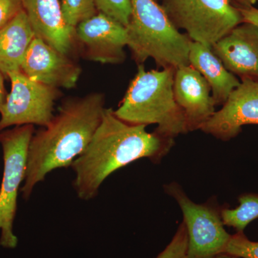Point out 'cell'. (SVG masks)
Wrapping results in <instances>:
<instances>
[{"label":"cell","mask_w":258,"mask_h":258,"mask_svg":"<svg viewBox=\"0 0 258 258\" xmlns=\"http://www.w3.org/2000/svg\"><path fill=\"white\" fill-rule=\"evenodd\" d=\"M174 139L157 132H148L147 125L120 120L112 108H106L101 123L86 150L73 163L74 189L84 201L98 195L101 184L112 173L143 158L158 160L166 155Z\"/></svg>","instance_id":"obj_1"},{"label":"cell","mask_w":258,"mask_h":258,"mask_svg":"<svg viewBox=\"0 0 258 258\" xmlns=\"http://www.w3.org/2000/svg\"><path fill=\"white\" fill-rule=\"evenodd\" d=\"M105 96L92 93L66 99L49 124L35 132L29 145L25 179L20 192L28 200L51 171L72 165L86 150L101 123Z\"/></svg>","instance_id":"obj_2"},{"label":"cell","mask_w":258,"mask_h":258,"mask_svg":"<svg viewBox=\"0 0 258 258\" xmlns=\"http://www.w3.org/2000/svg\"><path fill=\"white\" fill-rule=\"evenodd\" d=\"M175 71L172 68L147 71L139 64L115 115L130 124H157L156 132L166 138L188 132L184 111L174 97Z\"/></svg>","instance_id":"obj_3"},{"label":"cell","mask_w":258,"mask_h":258,"mask_svg":"<svg viewBox=\"0 0 258 258\" xmlns=\"http://www.w3.org/2000/svg\"><path fill=\"white\" fill-rule=\"evenodd\" d=\"M128 45L134 60L144 64L148 58L162 69H176L189 64L191 40L173 25L155 0H131Z\"/></svg>","instance_id":"obj_4"},{"label":"cell","mask_w":258,"mask_h":258,"mask_svg":"<svg viewBox=\"0 0 258 258\" xmlns=\"http://www.w3.org/2000/svg\"><path fill=\"white\" fill-rule=\"evenodd\" d=\"M161 6L191 41L210 47L243 23L238 8L230 0H163Z\"/></svg>","instance_id":"obj_5"},{"label":"cell","mask_w":258,"mask_h":258,"mask_svg":"<svg viewBox=\"0 0 258 258\" xmlns=\"http://www.w3.org/2000/svg\"><path fill=\"white\" fill-rule=\"evenodd\" d=\"M34 133L35 126L29 124L0 132L4 161L0 186V245L5 248L13 249L18 245L13 224L18 210V193L26 174L29 145Z\"/></svg>","instance_id":"obj_6"},{"label":"cell","mask_w":258,"mask_h":258,"mask_svg":"<svg viewBox=\"0 0 258 258\" xmlns=\"http://www.w3.org/2000/svg\"><path fill=\"white\" fill-rule=\"evenodd\" d=\"M8 78L11 91L0 111V132L16 125H48L55 115L54 106L60 96V89L32 81L22 71Z\"/></svg>","instance_id":"obj_7"},{"label":"cell","mask_w":258,"mask_h":258,"mask_svg":"<svg viewBox=\"0 0 258 258\" xmlns=\"http://www.w3.org/2000/svg\"><path fill=\"white\" fill-rule=\"evenodd\" d=\"M165 188L184 216L188 236L186 258H215L223 254L232 235L225 230L220 212L207 204L194 203L176 183Z\"/></svg>","instance_id":"obj_8"},{"label":"cell","mask_w":258,"mask_h":258,"mask_svg":"<svg viewBox=\"0 0 258 258\" xmlns=\"http://www.w3.org/2000/svg\"><path fill=\"white\" fill-rule=\"evenodd\" d=\"M75 37L88 60L103 64H120L126 58V27L103 13L98 12L78 25Z\"/></svg>","instance_id":"obj_9"},{"label":"cell","mask_w":258,"mask_h":258,"mask_svg":"<svg viewBox=\"0 0 258 258\" xmlns=\"http://www.w3.org/2000/svg\"><path fill=\"white\" fill-rule=\"evenodd\" d=\"M21 71L37 82L52 87L74 88L81 76V66L72 57L51 47L35 37L29 47Z\"/></svg>","instance_id":"obj_10"},{"label":"cell","mask_w":258,"mask_h":258,"mask_svg":"<svg viewBox=\"0 0 258 258\" xmlns=\"http://www.w3.org/2000/svg\"><path fill=\"white\" fill-rule=\"evenodd\" d=\"M249 124L258 125V82L244 80L200 130L227 141Z\"/></svg>","instance_id":"obj_11"},{"label":"cell","mask_w":258,"mask_h":258,"mask_svg":"<svg viewBox=\"0 0 258 258\" xmlns=\"http://www.w3.org/2000/svg\"><path fill=\"white\" fill-rule=\"evenodd\" d=\"M227 71L244 80L258 82V28L242 23L212 47Z\"/></svg>","instance_id":"obj_12"},{"label":"cell","mask_w":258,"mask_h":258,"mask_svg":"<svg viewBox=\"0 0 258 258\" xmlns=\"http://www.w3.org/2000/svg\"><path fill=\"white\" fill-rule=\"evenodd\" d=\"M211 92L208 81L189 64L176 69L174 97L184 111L187 132L201 128L216 112Z\"/></svg>","instance_id":"obj_13"},{"label":"cell","mask_w":258,"mask_h":258,"mask_svg":"<svg viewBox=\"0 0 258 258\" xmlns=\"http://www.w3.org/2000/svg\"><path fill=\"white\" fill-rule=\"evenodd\" d=\"M35 36L71 56L77 47L75 30L68 26L59 0H22Z\"/></svg>","instance_id":"obj_14"},{"label":"cell","mask_w":258,"mask_h":258,"mask_svg":"<svg viewBox=\"0 0 258 258\" xmlns=\"http://www.w3.org/2000/svg\"><path fill=\"white\" fill-rule=\"evenodd\" d=\"M189 64L202 74L211 88L215 106H223L231 93L240 86L237 76L226 69L212 47L191 41Z\"/></svg>","instance_id":"obj_15"},{"label":"cell","mask_w":258,"mask_h":258,"mask_svg":"<svg viewBox=\"0 0 258 258\" xmlns=\"http://www.w3.org/2000/svg\"><path fill=\"white\" fill-rule=\"evenodd\" d=\"M35 37L24 10L0 29V71L5 76L21 71L24 59Z\"/></svg>","instance_id":"obj_16"},{"label":"cell","mask_w":258,"mask_h":258,"mask_svg":"<svg viewBox=\"0 0 258 258\" xmlns=\"http://www.w3.org/2000/svg\"><path fill=\"white\" fill-rule=\"evenodd\" d=\"M238 200L237 208L223 209L220 214L224 225L233 227L237 232H243L251 222L258 218V194H245Z\"/></svg>","instance_id":"obj_17"},{"label":"cell","mask_w":258,"mask_h":258,"mask_svg":"<svg viewBox=\"0 0 258 258\" xmlns=\"http://www.w3.org/2000/svg\"><path fill=\"white\" fill-rule=\"evenodd\" d=\"M60 5L64 22L74 30L98 13L94 0H62Z\"/></svg>","instance_id":"obj_18"},{"label":"cell","mask_w":258,"mask_h":258,"mask_svg":"<svg viewBox=\"0 0 258 258\" xmlns=\"http://www.w3.org/2000/svg\"><path fill=\"white\" fill-rule=\"evenodd\" d=\"M97 10L127 27L132 15L131 0H94Z\"/></svg>","instance_id":"obj_19"},{"label":"cell","mask_w":258,"mask_h":258,"mask_svg":"<svg viewBox=\"0 0 258 258\" xmlns=\"http://www.w3.org/2000/svg\"><path fill=\"white\" fill-rule=\"evenodd\" d=\"M224 253L241 258H258V242L249 240L244 232L231 236Z\"/></svg>","instance_id":"obj_20"},{"label":"cell","mask_w":258,"mask_h":258,"mask_svg":"<svg viewBox=\"0 0 258 258\" xmlns=\"http://www.w3.org/2000/svg\"><path fill=\"white\" fill-rule=\"evenodd\" d=\"M187 245V231L183 222L169 245L156 258H186Z\"/></svg>","instance_id":"obj_21"},{"label":"cell","mask_w":258,"mask_h":258,"mask_svg":"<svg viewBox=\"0 0 258 258\" xmlns=\"http://www.w3.org/2000/svg\"><path fill=\"white\" fill-rule=\"evenodd\" d=\"M23 10L22 0H0V29Z\"/></svg>","instance_id":"obj_22"},{"label":"cell","mask_w":258,"mask_h":258,"mask_svg":"<svg viewBox=\"0 0 258 258\" xmlns=\"http://www.w3.org/2000/svg\"><path fill=\"white\" fill-rule=\"evenodd\" d=\"M242 15L243 23H247L254 25L258 28V9L254 7H240L238 8Z\"/></svg>","instance_id":"obj_23"},{"label":"cell","mask_w":258,"mask_h":258,"mask_svg":"<svg viewBox=\"0 0 258 258\" xmlns=\"http://www.w3.org/2000/svg\"><path fill=\"white\" fill-rule=\"evenodd\" d=\"M4 76L5 75L0 71V111L4 106L7 96H8L5 89Z\"/></svg>","instance_id":"obj_24"},{"label":"cell","mask_w":258,"mask_h":258,"mask_svg":"<svg viewBox=\"0 0 258 258\" xmlns=\"http://www.w3.org/2000/svg\"><path fill=\"white\" fill-rule=\"evenodd\" d=\"M242 5V7H250L252 5L255 4L258 0H236Z\"/></svg>","instance_id":"obj_25"},{"label":"cell","mask_w":258,"mask_h":258,"mask_svg":"<svg viewBox=\"0 0 258 258\" xmlns=\"http://www.w3.org/2000/svg\"><path fill=\"white\" fill-rule=\"evenodd\" d=\"M215 258H241V257H237V256L231 255V254L223 253V254H219V255L217 256V257Z\"/></svg>","instance_id":"obj_26"},{"label":"cell","mask_w":258,"mask_h":258,"mask_svg":"<svg viewBox=\"0 0 258 258\" xmlns=\"http://www.w3.org/2000/svg\"><path fill=\"white\" fill-rule=\"evenodd\" d=\"M155 1H157V0H155Z\"/></svg>","instance_id":"obj_27"}]
</instances>
